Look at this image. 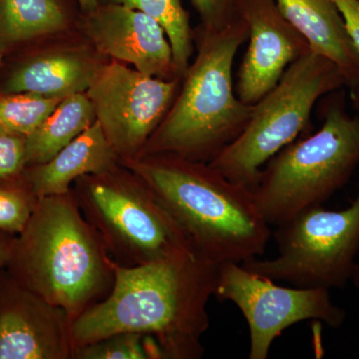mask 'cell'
Wrapping results in <instances>:
<instances>
[{"mask_svg":"<svg viewBox=\"0 0 359 359\" xmlns=\"http://www.w3.org/2000/svg\"><path fill=\"white\" fill-rule=\"evenodd\" d=\"M143 180L201 257L221 264L262 256L271 236L252 191L210 163L173 154L120 161Z\"/></svg>","mask_w":359,"mask_h":359,"instance_id":"7a4b0ae2","label":"cell"},{"mask_svg":"<svg viewBox=\"0 0 359 359\" xmlns=\"http://www.w3.org/2000/svg\"><path fill=\"white\" fill-rule=\"evenodd\" d=\"M349 89H351V98H353L354 105H355V107L358 108L359 111V84Z\"/></svg>","mask_w":359,"mask_h":359,"instance_id":"83f0119b","label":"cell"},{"mask_svg":"<svg viewBox=\"0 0 359 359\" xmlns=\"http://www.w3.org/2000/svg\"><path fill=\"white\" fill-rule=\"evenodd\" d=\"M65 309L16 283L0 280V359H74Z\"/></svg>","mask_w":359,"mask_h":359,"instance_id":"7c38bea8","label":"cell"},{"mask_svg":"<svg viewBox=\"0 0 359 359\" xmlns=\"http://www.w3.org/2000/svg\"><path fill=\"white\" fill-rule=\"evenodd\" d=\"M238 13L248 26L250 43L235 90L243 103L252 106L278 83L292 63L311 49L276 0H238Z\"/></svg>","mask_w":359,"mask_h":359,"instance_id":"8fae6325","label":"cell"},{"mask_svg":"<svg viewBox=\"0 0 359 359\" xmlns=\"http://www.w3.org/2000/svg\"><path fill=\"white\" fill-rule=\"evenodd\" d=\"M182 78L164 80L119 61L99 66L86 91L120 161L138 157L173 105Z\"/></svg>","mask_w":359,"mask_h":359,"instance_id":"30bf717a","label":"cell"},{"mask_svg":"<svg viewBox=\"0 0 359 359\" xmlns=\"http://www.w3.org/2000/svg\"><path fill=\"white\" fill-rule=\"evenodd\" d=\"M118 4L136 9L154 18L164 28L171 43L175 66L183 77L192 56L194 30L181 0H99V4Z\"/></svg>","mask_w":359,"mask_h":359,"instance_id":"d6986e66","label":"cell"},{"mask_svg":"<svg viewBox=\"0 0 359 359\" xmlns=\"http://www.w3.org/2000/svg\"><path fill=\"white\" fill-rule=\"evenodd\" d=\"M114 273L110 294L73 320L75 349L135 332L153 337L163 359L202 358L219 264L191 254L136 266L114 263Z\"/></svg>","mask_w":359,"mask_h":359,"instance_id":"6da1fadb","label":"cell"},{"mask_svg":"<svg viewBox=\"0 0 359 359\" xmlns=\"http://www.w3.org/2000/svg\"><path fill=\"white\" fill-rule=\"evenodd\" d=\"M99 65L77 51L43 54L25 61L9 74L4 93L65 98L86 93Z\"/></svg>","mask_w":359,"mask_h":359,"instance_id":"2e32d148","label":"cell"},{"mask_svg":"<svg viewBox=\"0 0 359 359\" xmlns=\"http://www.w3.org/2000/svg\"><path fill=\"white\" fill-rule=\"evenodd\" d=\"M71 194L119 266L198 254L147 184L121 163L106 173L78 179Z\"/></svg>","mask_w":359,"mask_h":359,"instance_id":"8992f818","label":"cell"},{"mask_svg":"<svg viewBox=\"0 0 359 359\" xmlns=\"http://www.w3.org/2000/svg\"><path fill=\"white\" fill-rule=\"evenodd\" d=\"M74 359H163V355L153 337L120 332L78 347Z\"/></svg>","mask_w":359,"mask_h":359,"instance_id":"44dd1931","label":"cell"},{"mask_svg":"<svg viewBox=\"0 0 359 359\" xmlns=\"http://www.w3.org/2000/svg\"><path fill=\"white\" fill-rule=\"evenodd\" d=\"M119 165V156L95 121L48 162L25 168L22 177L41 199L70 193L78 179L106 173Z\"/></svg>","mask_w":359,"mask_h":359,"instance_id":"5bb4252c","label":"cell"},{"mask_svg":"<svg viewBox=\"0 0 359 359\" xmlns=\"http://www.w3.org/2000/svg\"><path fill=\"white\" fill-rule=\"evenodd\" d=\"M65 98L28 93L0 95V134L27 137L53 112Z\"/></svg>","mask_w":359,"mask_h":359,"instance_id":"ffe728a7","label":"cell"},{"mask_svg":"<svg viewBox=\"0 0 359 359\" xmlns=\"http://www.w3.org/2000/svg\"><path fill=\"white\" fill-rule=\"evenodd\" d=\"M96 121L86 93L65 97L32 134L26 137V168L44 164Z\"/></svg>","mask_w":359,"mask_h":359,"instance_id":"e0dca14e","label":"cell"},{"mask_svg":"<svg viewBox=\"0 0 359 359\" xmlns=\"http://www.w3.org/2000/svg\"><path fill=\"white\" fill-rule=\"evenodd\" d=\"M201 20V25L223 29L240 18L238 0H191Z\"/></svg>","mask_w":359,"mask_h":359,"instance_id":"603a6c76","label":"cell"},{"mask_svg":"<svg viewBox=\"0 0 359 359\" xmlns=\"http://www.w3.org/2000/svg\"><path fill=\"white\" fill-rule=\"evenodd\" d=\"M83 28L103 55L150 76L164 80L182 78L175 66L166 32L147 14L118 4H100L86 13Z\"/></svg>","mask_w":359,"mask_h":359,"instance_id":"4fadbf2b","label":"cell"},{"mask_svg":"<svg viewBox=\"0 0 359 359\" xmlns=\"http://www.w3.org/2000/svg\"><path fill=\"white\" fill-rule=\"evenodd\" d=\"M334 2L359 53V0H334Z\"/></svg>","mask_w":359,"mask_h":359,"instance_id":"d4e9b609","label":"cell"},{"mask_svg":"<svg viewBox=\"0 0 359 359\" xmlns=\"http://www.w3.org/2000/svg\"><path fill=\"white\" fill-rule=\"evenodd\" d=\"M14 237L15 236L0 231V269L6 266L8 262Z\"/></svg>","mask_w":359,"mask_h":359,"instance_id":"484cf974","label":"cell"},{"mask_svg":"<svg viewBox=\"0 0 359 359\" xmlns=\"http://www.w3.org/2000/svg\"><path fill=\"white\" fill-rule=\"evenodd\" d=\"M77 1L85 14L91 13L99 6V0H77Z\"/></svg>","mask_w":359,"mask_h":359,"instance_id":"4316f807","label":"cell"},{"mask_svg":"<svg viewBox=\"0 0 359 359\" xmlns=\"http://www.w3.org/2000/svg\"><path fill=\"white\" fill-rule=\"evenodd\" d=\"M353 285H355L358 289H359V263L356 264L355 271H354L353 280H351Z\"/></svg>","mask_w":359,"mask_h":359,"instance_id":"f1b7e54d","label":"cell"},{"mask_svg":"<svg viewBox=\"0 0 359 359\" xmlns=\"http://www.w3.org/2000/svg\"><path fill=\"white\" fill-rule=\"evenodd\" d=\"M249 37L242 18L223 29L200 25L194 30L197 56L164 120L140 155L173 154L211 163L244 131L252 106L236 94L233 65Z\"/></svg>","mask_w":359,"mask_h":359,"instance_id":"277c9868","label":"cell"},{"mask_svg":"<svg viewBox=\"0 0 359 359\" xmlns=\"http://www.w3.org/2000/svg\"><path fill=\"white\" fill-rule=\"evenodd\" d=\"M26 137L0 134V182L21 176L26 168Z\"/></svg>","mask_w":359,"mask_h":359,"instance_id":"cb8c5ba5","label":"cell"},{"mask_svg":"<svg viewBox=\"0 0 359 359\" xmlns=\"http://www.w3.org/2000/svg\"><path fill=\"white\" fill-rule=\"evenodd\" d=\"M344 86L346 80L339 68L309 51L292 63L278 83L252 105L244 131L210 164L252 192L264 165L304 131L309 132L316 103Z\"/></svg>","mask_w":359,"mask_h":359,"instance_id":"52a82bcc","label":"cell"},{"mask_svg":"<svg viewBox=\"0 0 359 359\" xmlns=\"http://www.w3.org/2000/svg\"><path fill=\"white\" fill-rule=\"evenodd\" d=\"M280 11L309 42L341 71L349 88L359 84V53L334 0H276Z\"/></svg>","mask_w":359,"mask_h":359,"instance_id":"9a60e30c","label":"cell"},{"mask_svg":"<svg viewBox=\"0 0 359 359\" xmlns=\"http://www.w3.org/2000/svg\"><path fill=\"white\" fill-rule=\"evenodd\" d=\"M0 52H1V49H0ZM0 60H1V53H0Z\"/></svg>","mask_w":359,"mask_h":359,"instance_id":"f546056e","label":"cell"},{"mask_svg":"<svg viewBox=\"0 0 359 359\" xmlns=\"http://www.w3.org/2000/svg\"><path fill=\"white\" fill-rule=\"evenodd\" d=\"M215 297L238 306L249 325V358L266 359L271 344L283 330L304 320H320L339 328L344 309L335 306L330 290L285 287L250 273L238 263L219 264Z\"/></svg>","mask_w":359,"mask_h":359,"instance_id":"9c48e42d","label":"cell"},{"mask_svg":"<svg viewBox=\"0 0 359 359\" xmlns=\"http://www.w3.org/2000/svg\"><path fill=\"white\" fill-rule=\"evenodd\" d=\"M8 275L76 320L110 294L114 263L72 194L41 198L13 238Z\"/></svg>","mask_w":359,"mask_h":359,"instance_id":"3957f363","label":"cell"},{"mask_svg":"<svg viewBox=\"0 0 359 359\" xmlns=\"http://www.w3.org/2000/svg\"><path fill=\"white\" fill-rule=\"evenodd\" d=\"M39 198L23 179L0 182V231L18 235L25 228L34 212Z\"/></svg>","mask_w":359,"mask_h":359,"instance_id":"7402d4cb","label":"cell"},{"mask_svg":"<svg viewBox=\"0 0 359 359\" xmlns=\"http://www.w3.org/2000/svg\"><path fill=\"white\" fill-rule=\"evenodd\" d=\"M68 18L58 0H0V49L63 32Z\"/></svg>","mask_w":359,"mask_h":359,"instance_id":"ac0fdd59","label":"cell"},{"mask_svg":"<svg viewBox=\"0 0 359 359\" xmlns=\"http://www.w3.org/2000/svg\"><path fill=\"white\" fill-rule=\"evenodd\" d=\"M278 255L242 266L297 287L344 289L353 280L359 252V195L340 211L311 208L276 226Z\"/></svg>","mask_w":359,"mask_h":359,"instance_id":"ba28073f","label":"cell"},{"mask_svg":"<svg viewBox=\"0 0 359 359\" xmlns=\"http://www.w3.org/2000/svg\"><path fill=\"white\" fill-rule=\"evenodd\" d=\"M359 165V116L353 117L337 95L323 110L314 133L292 142L264 165L255 202L269 226L323 205L348 183Z\"/></svg>","mask_w":359,"mask_h":359,"instance_id":"5b68a950","label":"cell"}]
</instances>
